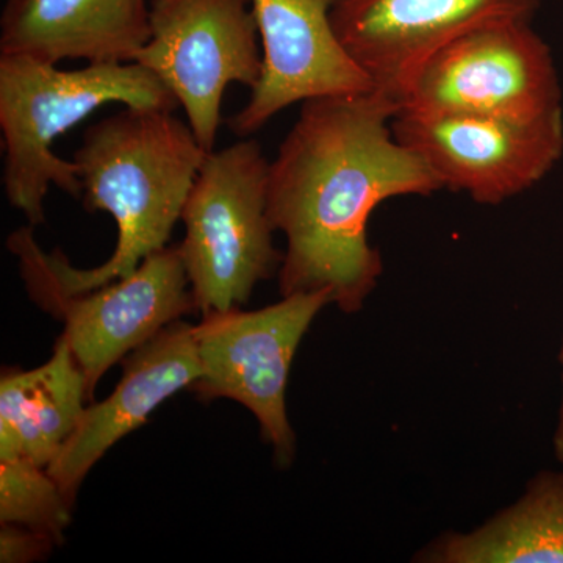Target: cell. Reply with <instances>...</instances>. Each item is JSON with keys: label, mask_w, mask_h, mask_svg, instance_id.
<instances>
[{"label": "cell", "mask_w": 563, "mask_h": 563, "mask_svg": "<svg viewBox=\"0 0 563 563\" xmlns=\"http://www.w3.org/2000/svg\"><path fill=\"white\" fill-rule=\"evenodd\" d=\"M269 162L258 141L244 140L206 155L180 221L181 262L196 309H242L261 282L279 273L268 217Z\"/></svg>", "instance_id": "277c9868"}, {"label": "cell", "mask_w": 563, "mask_h": 563, "mask_svg": "<svg viewBox=\"0 0 563 563\" xmlns=\"http://www.w3.org/2000/svg\"><path fill=\"white\" fill-rule=\"evenodd\" d=\"M106 103L172 111L179 107L173 92L136 62L63 70L27 55L0 54L3 190L32 228L46 222L51 185L81 198L76 163L58 157L52 144Z\"/></svg>", "instance_id": "3957f363"}, {"label": "cell", "mask_w": 563, "mask_h": 563, "mask_svg": "<svg viewBox=\"0 0 563 563\" xmlns=\"http://www.w3.org/2000/svg\"><path fill=\"white\" fill-rule=\"evenodd\" d=\"M335 0H251L261 36L263 70L250 102L229 118V131L247 139L292 103L376 90L336 38Z\"/></svg>", "instance_id": "30bf717a"}, {"label": "cell", "mask_w": 563, "mask_h": 563, "mask_svg": "<svg viewBox=\"0 0 563 563\" xmlns=\"http://www.w3.org/2000/svg\"><path fill=\"white\" fill-rule=\"evenodd\" d=\"M331 303L328 291L295 292L252 312L207 313L192 325L202 373L188 390L207 401L228 398L246 407L280 468L291 465L298 446L287 413L292 358L314 318Z\"/></svg>", "instance_id": "8992f818"}, {"label": "cell", "mask_w": 563, "mask_h": 563, "mask_svg": "<svg viewBox=\"0 0 563 563\" xmlns=\"http://www.w3.org/2000/svg\"><path fill=\"white\" fill-rule=\"evenodd\" d=\"M413 561L563 563V465L537 473L517 501L473 531L440 533Z\"/></svg>", "instance_id": "9a60e30c"}, {"label": "cell", "mask_w": 563, "mask_h": 563, "mask_svg": "<svg viewBox=\"0 0 563 563\" xmlns=\"http://www.w3.org/2000/svg\"><path fill=\"white\" fill-rule=\"evenodd\" d=\"M544 0H335L336 38L376 90L395 99L422 62L492 22L531 21Z\"/></svg>", "instance_id": "8fae6325"}, {"label": "cell", "mask_w": 563, "mask_h": 563, "mask_svg": "<svg viewBox=\"0 0 563 563\" xmlns=\"http://www.w3.org/2000/svg\"><path fill=\"white\" fill-rule=\"evenodd\" d=\"M151 33L147 0H5L0 54L52 65L132 63Z\"/></svg>", "instance_id": "4fadbf2b"}, {"label": "cell", "mask_w": 563, "mask_h": 563, "mask_svg": "<svg viewBox=\"0 0 563 563\" xmlns=\"http://www.w3.org/2000/svg\"><path fill=\"white\" fill-rule=\"evenodd\" d=\"M46 533L32 531L18 525H2L0 528V562L31 563L43 561L55 547Z\"/></svg>", "instance_id": "e0dca14e"}, {"label": "cell", "mask_w": 563, "mask_h": 563, "mask_svg": "<svg viewBox=\"0 0 563 563\" xmlns=\"http://www.w3.org/2000/svg\"><path fill=\"white\" fill-rule=\"evenodd\" d=\"M206 155L190 124L172 110L124 106L90 125L73 157L80 199L85 210L113 217L118 242L109 261L91 269L74 268L60 250L46 252L63 290L87 291L124 279L165 250Z\"/></svg>", "instance_id": "7a4b0ae2"}, {"label": "cell", "mask_w": 563, "mask_h": 563, "mask_svg": "<svg viewBox=\"0 0 563 563\" xmlns=\"http://www.w3.org/2000/svg\"><path fill=\"white\" fill-rule=\"evenodd\" d=\"M398 111L379 90L302 102L268 172L269 221L287 239L282 296L328 291L343 313L361 312L384 273L368 239L374 210L443 190L420 155L396 140Z\"/></svg>", "instance_id": "6da1fadb"}, {"label": "cell", "mask_w": 563, "mask_h": 563, "mask_svg": "<svg viewBox=\"0 0 563 563\" xmlns=\"http://www.w3.org/2000/svg\"><path fill=\"white\" fill-rule=\"evenodd\" d=\"M73 507L44 466L0 461V525L24 526L62 544Z\"/></svg>", "instance_id": "2e32d148"}, {"label": "cell", "mask_w": 563, "mask_h": 563, "mask_svg": "<svg viewBox=\"0 0 563 563\" xmlns=\"http://www.w3.org/2000/svg\"><path fill=\"white\" fill-rule=\"evenodd\" d=\"M88 387L65 336L49 361L31 372L5 369L0 379V461L47 466L84 415Z\"/></svg>", "instance_id": "5bb4252c"}, {"label": "cell", "mask_w": 563, "mask_h": 563, "mask_svg": "<svg viewBox=\"0 0 563 563\" xmlns=\"http://www.w3.org/2000/svg\"><path fill=\"white\" fill-rule=\"evenodd\" d=\"M29 296L65 324L62 333L85 374L88 399L111 366L172 322L198 312L179 246H166L124 279L70 292L55 282L31 224L7 240Z\"/></svg>", "instance_id": "5b68a950"}, {"label": "cell", "mask_w": 563, "mask_h": 563, "mask_svg": "<svg viewBox=\"0 0 563 563\" xmlns=\"http://www.w3.org/2000/svg\"><path fill=\"white\" fill-rule=\"evenodd\" d=\"M396 140L426 162L443 190L499 206L531 190L563 155V110L544 117L398 113Z\"/></svg>", "instance_id": "9c48e42d"}, {"label": "cell", "mask_w": 563, "mask_h": 563, "mask_svg": "<svg viewBox=\"0 0 563 563\" xmlns=\"http://www.w3.org/2000/svg\"><path fill=\"white\" fill-rule=\"evenodd\" d=\"M122 377L114 391L91 404L81 415L47 472L76 503L85 477L107 451L136 431L150 415L176 393L190 388L202 368L192 325L177 320L122 361Z\"/></svg>", "instance_id": "7c38bea8"}, {"label": "cell", "mask_w": 563, "mask_h": 563, "mask_svg": "<svg viewBox=\"0 0 563 563\" xmlns=\"http://www.w3.org/2000/svg\"><path fill=\"white\" fill-rule=\"evenodd\" d=\"M396 103L398 113L532 120L562 110V88L553 52L531 21H499L429 55Z\"/></svg>", "instance_id": "52a82bcc"}, {"label": "cell", "mask_w": 563, "mask_h": 563, "mask_svg": "<svg viewBox=\"0 0 563 563\" xmlns=\"http://www.w3.org/2000/svg\"><path fill=\"white\" fill-rule=\"evenodd\" d=\"M151 40L135 62L173 92L207 154L231 84L254 88L263 55L251 0H151Z\"/></svg>", "instance_id": "ba28073f"}, {"label": "cell", "mask_w": 563, "mask_h": 563, "mask_svg": "<svg viewBox=\"0 0 563 563\" xmlns=\"http://www.w3.org/2000/svg\"><path fill=\"white\" fill-rule=\"evenodd\" d=\"M559 361H561L562 368V396L561 404H559L558 422H555L553 448L555 459H558V462L561 463V465H563V340L561 354H559Z\"/></svg>", "instance_id": "ac0fdd59"}]
</instances>
